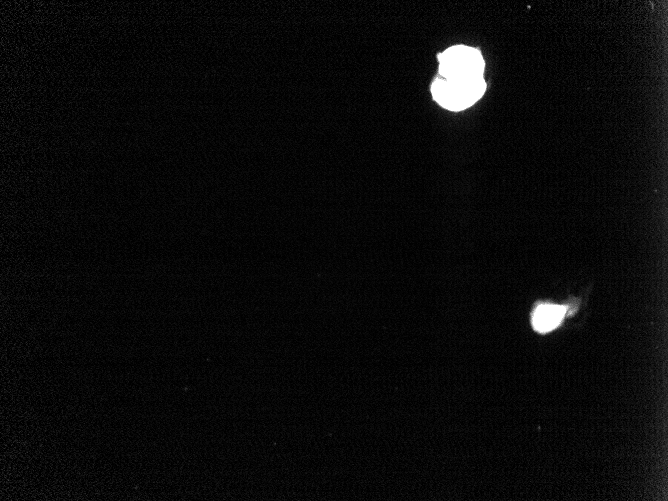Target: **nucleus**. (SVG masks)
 I'll return each mask as SVG.
<instances>
[{
  "mask_svg": "<svg viewBox=\"0 0 668 501\" xmlns=\"http://www.w3.org/2000/svg\"><path fill=\"white\" fill-rule=\"evenodd\" d=\"M439 74L445 80H477L483 78L484 60L479 50L457 45L438 55Z\"/></svg>",
  "mask_w": 668,
  "mask_h": 501,
  "instance_id": "f257e3e1",
  "label": "nucleus"
},
{
  "mask_svg": "<svg viewBox=\"0 0 668 501\" xmlns=\"http://www.w3.org/2000/svg\"><path fill=\"white\" fill-rule=\"evenodd\" d=\"M485 89L486 82L483 78L468 81L437 78L431 86L434 100L451 111H460L473 105L484 94Z\"/></svg>",
  "mask_w": 668,
  "mask_h": 501,
  "instance_id": "f03ea898",
  "label": "nucleus"
},
{
  "mask_svg": "<svg viewBox=\"0 0 668 501\" xmlns=\"http://www.w3.org/2000/svg\"><path fill=\"white\" fill-rule=\"evenodd\" d=\"M567 307L555 304H542L538 306L532 315L533 328L546 333L556 328L565 317Z\"/></svg>",
  "mask_w": 668,
  "mask_h": 501,
  "instance_id": "7ed1b4c3",
  "label": "nucleus"
}]
</instances>
